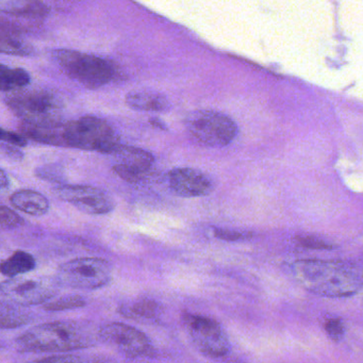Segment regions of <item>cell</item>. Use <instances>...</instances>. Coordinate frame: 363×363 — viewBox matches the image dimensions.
<instances>
[{"label":"cell","instance_id":"obj_23","mask_svg":"<svg viewBox=\"0 0 363 363\" xmlns=\"http://www.w3.org/2000/svg\"><path fill=\"white\" fill-rule=\"evenodd\" d=\"M86 306V301L78 295H69L61 297L57 301H50L43 306L46 311H62V310L76 309Z\"/></svg>","mask_w":363,"mask_h":363},{"label":"cell","instance_id":"obj_8","mask_svg":"<svg viewBox=\"0 0 363 363\" xmlns=\"http://www.w3.org/2000/svg\"><path fill=\"white\" fill-rule=\"evenodd\" d=\"M99 337L128 358L150 356L154 350L145 333L123 323L106 325L99 331Z\"/></svg>","mask_w":363,"mask_h":363},{"label":"cell","instance_id":"obj_17","mask_svg":"<svg viewBox=\"0 0 363 363\" xmlns=\"http://www.w3.org/2000/svg\"><path fill=\"white\" fill-rule=\"evenodd\" d=\"M126 101L131 108L142 111H165L169 108L167 99L152 91L129 93Z\"/></svg>","mask_w":363,"mask_h":363},{"label":"cell","instance_id":"obj_30","mask_svg":"<svg viewBox=\"0 0 363 363\" xmlns=\"http://www.w3.org/2000/svg\"><path fill=\"white\" fill-rule=\"evenodd\" d=\"M8 184H9V179H8L5 172L0 169V191L7 188Z\"/></svg>","mask_w":363,"mask_h":363},{"label":"cell","instance_id":"obj_10","mask_svg":"<svg viewBox=\"0 0 363 363\" xmlns=\"http://www.w3.org/2000/svg\"><path fill=\"white\" fill-rule=\"evenodd\" d=\"M118 162L113 171L125 182L137 184L150 175L155 158L150 152L133 146L120 145L112 152Z\"/></svg>","mask_w":363,"mask_h":363},{"label":"cell","instance_id":"obj_9","mask_svg":"<svg viewBox=\"0 0 363 363\" xmlns=\"http://www.w3.org/2000/svg\"><path fill=\"white\" fill-rule=\"evenodd\" d=\"M7 104L23 122L57 120L58 101L45 91H22L9 97Z\"/></svg>","mask_w":363,"mask_h":363},{"label":"cell","instance_id":"obj_2","mask_svg":"<svg viewBox=\"0 0 363 363\" xmlns=\"http://www.w3.org/2000/svg\"><path fill=\"white\" fill-rule=\"evenodd\" d=\"M94 343L93 335L76 322H52L39 325L16 340L23 352H65L86 348Z\"/></svg>","mask_w":363,"mask_h":363},{"label":"cell","instance_id":"obj_21","mask_svg":"<svg viewBox=\"0 0 363 363\" xmlns=\"http://www.w3.org/2000/svg\"><path fill=\"white\" fill-rule=\"evenodd\" d=\"M30 48L12 29L0 25V52L1 54L26 56L30 54Z\"/></svg>","mask_w":363,"mask_h":363},{"label":"cell","instance_id":"obj_29","mask_svg":"<svg viewBox=\"0 0 363 363\" xmlns=\"http://www.w3.org/2000/svg\"><path fill=\"white\" fill-rule=\"evenodd\" d=\"M77 359L72 358V357H50V358L41 359L42 362H56V361H60V362H65V361H76Z\"/></svg>","mask_w":363,"mask_h":363},{"label":"cell","instance_id":"obj_13","mask_svg":"<svg viewBox=\"0 0 363 363\" xmlns=\"http://www.w3.org/2000/svg\"><path fill=\"white\" fill-rule=\"evenodd\" d=\"M1 290L20 305H39L52 298L54 290L37 280L12 279L1 284Z\"/></svg>","mask_w":363,"mask_h":363},{"label":"cell","instance_id":"obj_25","mask_svg":"<svg viewBox=\"0 0 363 363\" xmlns=\"http://www.w3.org/2000/svg\"><path fill=\"white\" fill-rule=\"evenodd\" d=\"M324 330L333 342H340L345 335V324L341 318H330L324 323Z\"/></svg>","mask_w":363,"mask_h":363},{"label":"cell","instance_id":"obj_1","mask_svg":"<svg viewBox=\"0 0 363 363\" xmlns=\"http://www.w3.org/2000/svg\"><path fill=\"white\" fill-rule=\"evenodd\" d=\"M288 269L299 286L320 296H352L362 288L360 269L346 261L308 259L291 263Z\"/></svg>","mask_w":363,"mask_h":363},{"label":"cell","instance_id":"obj_26","mask_svg":"<svg viewBox=\"0 0 363 363\" xmlns=\"http://www.w3.org/2000/svg\"><path fill=\"white\" fill-rule=\"evenodd\" d=\"M23 224H24V220L13 210L5 207V206H0V227L16 228Z\"/></svg>","mask_w":363,"mask_h":363},{"label":"cell","instance_id":"obj_27","mask_svg":"<svg viewBox=\"0 0 363 363\" xmlns=\"http://www.w3.org/2000/svg\"><path fill=\"white\" fill-rule=\"evenodd\" d=\"M213 235L218 239L222 240V241L227 242H238L243 241L246 239L245 233H241V231L233 230V229H223V228H214Z\"/></svg>","mask_w":363,"mask_h":363},{"label":"cell","instance_id":"obj_3","mask_svg":"<svg viewBox=\"0 0 363 363\" xmlns=\"http://www.w3.org/2000/svg\"><path fill=\"white\" fill-rule=\"evenodd\" d=\"M63 142L65 147L110 155L120 145L112 127L95 116H84L63 125Z\"/></svg>","mask_w":363,"mask_h":363},{"label":"cell","instance_id":"obj_14","mask_svg":"<svg viewBox=\"0 0 363 363\" xmlns=\"http://www.w3.org/2000/svg\"><path fill=\"white\" fill-rule=\"evenodd\" d=\"M63 125L58 120L42 122H23L21 126L24 137L48 145L65 146Z\"/></svg>","mask_w":363,"mask_h":363},{"label":"cell","instance_id":"obj_24","mask_svg":"<svg viewBox=\"0 0 363 363\" xmlns=\"http://www.w3.org/2000/svg\"><path fill=\"white\" fill-rule=\"evenodd\" d=\"M295 243L301 247L309 248V250H333L335 245L325 241L322 238L316 237V235H298L295 238Z\"/></svg>","mask_w":363,"mask_h":363},{"label":"cell","instance_id":"obj_11","mask_svg":"<svg viewBox=\"0 0 363 363\" xmlns=\"http://www.w3.org/2000/svg\"><path fill=\"white\" fill-rule=\"evenodd\" d=\"M57 194L80 211L92 216L109 213L114 208L113 201L105 192L94 186H61L57 190Z\"/></svg>","mask_w":363,"mask_h":363},{"label":"cell","instance_id":"obj_6","mask_svg":"<svg viewBox=\"0 0 363 363\" xmlns=\"http://www.w3.org/2000/svg\"><path fill=\"white\" fill-rule=\"evenodd\" d=\"M184 323L197 350L210 358H220L230 352L226 333L216 320L207 316L184 313Z\"/></svg>","mask_w":363,"mask_h":363},{"label":"cell","instance_id":"obj_4","mask_svg":"<svg viewBox=\"0 0 363 363\" xmlns=\"http://www.w3.org/2000/svg\"><path fill=\"white\" fill-rule=\"evenodd\" d=\"M54 59L69 78L86 88H101L116 75L111 63L93 55L60 50L54 52Z\"/></svg>","mask_w":363,"mask_h":363},{"label":"cell","instance_id":"obj_28","mask_svg":"<svg viewBox=\"0 0 363 363\" xmlns=\"http://www.w3.org/2000/svg\"><path fill=\"white\" fill-rule=\"evenodd\" d=\"M0 141L7 142V143L12 144V145L26 146L27 140L25 139L24 135H18V133H13V131H8L6 129L0 127Z\"/></svg>","mask_w":363,"mask_h":363},{"label":"cell","instance_id":"obj_7","mask_svg":"<svg viewBox=\"0 0 363 363\" xmlns=\"http://www.w3.org/2000/svg\"><path fill=\"white\" fill-rule=\"evenodd\" d=\"M59 277L73 288L94 290L109 284L111 269L99 258H78L61 265Z\"/></svg>","mask_w":363,"mask_h":363},{"label":"cell","instance_id":"obj_18","mask_svg":"<svg viewBox=\"0 0 363 363\" xmlns=\"http://www.w3.org/2000/svg\"><path fill=\"white\" fill-rule=\"evenodd\" d=\"M35 267V260L29 252L18 250L7 260L0 262V273L13 278L21 274L28 273Z\"/></svg>","mask_w":363,"mask_h":363},{"label":"cell","instance_id":"obj_19","mask_svg":"<svg viewBox=\"0 0 363 363\" xmlns=\"http://www.w3.org/2000/svg\"><path fill=\"white\" fill-rule=\"evenodd\" d=\"M120 313L133 320H155L158 318L159 305L152 299H139L123 306Z\"/></svg>","mask_w":363,"mask_h":363},{"label":"cell","instance_id":"obj_12","mask_svg":"<svg viewBox=\"0 0 363 363\" xmlns=\"http://www.w3.org/2000/svg\"><path fill=\"white\" fill-rule=\"evenodd\" d=\"M171 190L178 196L201 197L209 195L213 191L211 177L196 169L177 167L167 175Z\"/></svg>","mask_w":363,"mask_h":363},{"label":"cell","instance_id":"obj_5","mask_svg":"<svg viewBox=\"0 0 363 363\" xmlns=\"http://www.w3.org/2000/svg\"><path fill=\"white\" fill-rule=\"evenodd\" d=\"M189 135L197 144L220 148L228 145L238 135L235 123L220 112L196 111L186 120Z\"/></svg>","mask_w":363,"mask_h":363},{"label":"cell","instance_id":"obj_22","mask_svg":"<svg viewBox=\"0 0 363 363\" xmlns=\"http://www.w3.org/2000/svg\"><path fill=\"white\" fill-rule=\"evenodd\" d=\"M28 313L20 306L0 303V329L16 328L29 323Z\"/></svg>","mask_w":363,"mask_h":363},{"label":"cell","instance_id":"obj_15","mask_svg":"<svg viewBox=\"0 0 363 363\" xmlns=\"http://www.w3.org/2000/svg\"><path fill=\"white\" fill-rule=\"evenodd\" d=\"M13 207L33 216H42L48 213L50 201L41 193L33 190H20L10 197Z\"/></svg>","mask_w":363,"mask_h":363},{"label":"cell","instance_id":"obj_16","mask_svg":"<svg viewBox=\"0 0 363 363\" xmlns=\"http://www.w3.org/2000/svg\"><path fill=\"white\" fill-rule=\"evenodd\" d=\"M0 11L12 16L41 18L48 12L42 0H0Z\"/></svg>","mask_w":363,"mask_h":363},{"label":"cell","instance_id":"obj_20","mask_svg":"<svg viewBox=\"0 0 363 363\" xmlns=\"http://www.w3.org/2000/svg\"><path fill=\"white\" fill-rule=\"evenodd\" d=\"M30 76L23 69L0 65V91L10 92L28 86Z\"/></svg>","mask_w":363,"mask_h":363}]
</instances>
